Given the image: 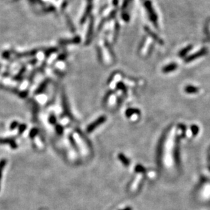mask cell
Returning <instances> with one entry per match:
<instances>
[{"instance_id":"6da1fadb","label":"cell","mask_w":210,"mask_h":210,"mask_svg":"<svg viewBox=\"0 0 210 210\" xmlns=\"http://www.w3.org/2000/svg\"><path fill=\"white\" fill-rule=\"evenodd\" d=\"M6 165V161H2L0 162V180H1V177H2V172L3 170V167H4Z\"/></svg>"}]
</instances>
